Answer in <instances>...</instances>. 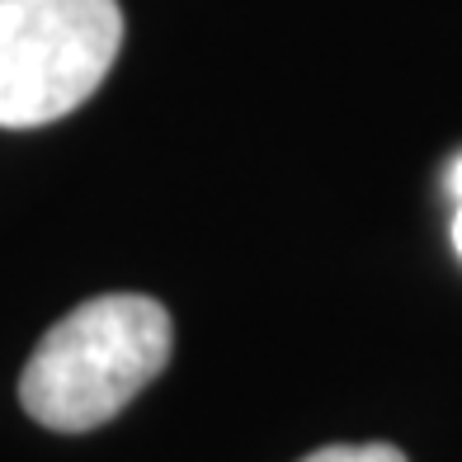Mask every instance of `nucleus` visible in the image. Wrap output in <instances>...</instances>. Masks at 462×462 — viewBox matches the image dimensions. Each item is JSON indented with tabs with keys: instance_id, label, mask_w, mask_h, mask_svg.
<instances>
[{
	"instance_id": "f257e3e1",
	"label": "nucleus",
	"mask_w": 462,
	"mask_h": 462,
	"mask_svg": "<svg viewBox=\"0 0 462 462\" xmlns=\"http://www.w3.org/2000/svg\"><path fill=\"white\" fill-rule=\"evenodd\" d=\"M171 311L156 298L104 292L38 340L19 377V402L43 430H99L171 364Z\"/></svg>"
},
{
	"instance_id": "f03ea898",
	"label": "nucleus",
	"mask_w": 462,
	"mask_h": 462,
	"mask_svg": "<svg viewBox=\"0 0 462 462\" xmlns=\"http://www.w3.org/2000/svg\"><path fill=\"white\" fill-rule=\"evenodd\" d=\"M118 48V0H0V128H43L80 109Z\"/></svg>"
},
{
	"instance_id": "7ed1b4c3",
	"label": "nucleus",
	"mask_w": 462,
	"mask_h": 462,
	"mask_svg": "<svg viewBox=\"0 0 462 462\" xmlns=\"http://www.w3.org/2000/svg\"><path fill=\"white\" fill-rule=\"evenodd\" d=\"M302 462H406V453L392 444H335V448H321Z\"/></svg>"
},
{
	"instance_id": "20e7f679",
	"label": "nucleus",
	"mask_w": 462,
	"mask_h": 462,
	"mask_svg": "<svg viewBox=\"0 0 462 462\" xmlns=\"http://www.w3.org/2000/svg\"><path fill=\"white\" fill-rule=\"evenodd\" d=\"M448 189H453V199L462 203V156L453 161V171H448Z\"/></svg>"
},
{
	"instance_id": "39448f33",
	"label": "nucleus",
	"mask_w": 462,
	"mask_h": 462,
	"mask_svg": "<svg viewBox=\"0 0 462 462\" xmlns=\"http://www.w3.org/2000/svg\"><path fill=\"white\" fill-rule=\"evenodd\" d=\"M453 250L462 255V203H457V213H453Z\"/></svg>"
}]
</instances>
